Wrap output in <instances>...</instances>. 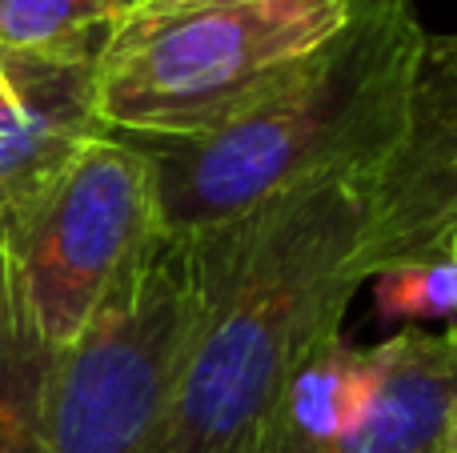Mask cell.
Masks as SVG:
<instances>
[{"mask_svg": "<svg viewBox=\"0 0 457 453\" xmlns=\"http://www.w3.org/2000/svg\"><path fill=\"white\" fill-rule=\"evenodd\" d=\"M370 177H317L189 233L197 317L161 453H249L297 361L341 334L365 285Z\"/></svg>", "mask_w": 457, "mask_h": 453, "instance_id": "6da1fadb", "label": "cell"}, {"mask_svg": "<svg viewBox=\"0 0 457 453\" xmlns=\"http://www.w3.org/2000/svg\"><path fill=\"white\" fill-rule=\"evenodd\" d=\"M418 0L357 12L265 101L201 136H129L149 157L161 229L228 221L293 185L373 173L402 144L426 61Z\"/></svg>", "mask_w": 457, "mask_h": 453, "instance_id": "7a4b0ae2", "label": "cell"}, {"mask_svg": "<svg viewBox=\"0 0 457 453\" xmlns=\"http://www.w3.org/2000/svg\"><path fill=\"white\" fill-rule=\"evenodd\" d=\"M357 0H137L96 53V117L120 136H201L265 101Z\"/></svg>", "mask_w": 457, "mask_h": 453, "instance_id": "3957f363", "label": "cell"}, {"mask_svg": "<svg viewBox=\"0 0 457 453\" xmlns=\"http://www.w3.org/2000/svg\"><path fill=\"white\" fill-rule=\"evenodd\" d=\"M197 317L189 233L157 229L117 273L88 325L56 350L45 453H161Z\"/></svg>", "mask_w": 457, "mask_h": 453, "instance_id": "277c9868", "label": "cell"}, {"mask_svg": "<svg viewBox=\"0 0 457 453\" xmlns=\"http://www.w3.org/2000/svg\"><path fill=\"white\" fill-rule=\"evenodd\" d=\"M157 229L149 157L109 128L45 193L0 221L24 301L53 350H64L88 325L117 273Z\"/></svg>", "mask_w": 457, "mask_h": 453, "instance_id": "5b68a950", "label": "cell"}, {"mask_svg": "<svg viewBox=\"0 0 457 453\" xmlns=\"http://www.w3.org/2000/svg\"><path fill=\"white\" fill-rule=\"evenodd\" d=\"M457 261V32L426 40L405 136L370 177V225L357 265L373 273L405 261Z\"/></svg>", "mask_w": 457, "mask_h": 453, "instance_id": "8992f818", "label": "cell"}, {"mask_svg": "<svg viewBox=\"0 0 457 453\" xmlns=\"http://www.w3.org/2000/svg\"><path fill=\"white\" fill-rule=\"evenodd\" d=\"M101 40L45 53H0V72L8 80L0 104V221L21 213L96 133H104L93 96Z\"/></svg>", "mask_w": 457, "mask_h": 453, "instance_id": "52a82bcc", "label": "cell"}, {"mask_svg": "<svg viewBox=\"0 0 457 453\" xmlns=\"http://www.w3.org/2000/svg\"><path fill=\"white\" fill-rule=\"evenodd\" d=\"M378 350L370 406L333 453H442L445 409L457 385V325L397 329Z\"/></svg>", "mask_w": 457, "mask_h": 453, "instance_id": "ba28073f", "label": "cell"}, {"mask_svg": "<svg viewBox=\"0 0 457 453\" xmlns=\"http://www.w3.org/2000/svg\"><path fill=\"white\" fill-rule=\"evenodd\" d=\"M56 350L45 342L0 241V453H45V393Z\"/></svg>", "mask_w": 457, "mask_h": 453, "instance_id": "9c48e42d", "label": "cell"}, {"mask_svg": "<svg viewBox=\"0 0 457 453\" xmlns=\"http://www.w3.org/2000/svg\"><path fill=\"white\" fill-rule=\"evenodd\" d=\"M129 0H0V53H45L109 32Z\"/></svg>", "mask_w": 457, "mask_h": 453, "instance_id": "30bf717a", "label": "cell"}, {"mask_svg": "<svg viewBox=\"0 0 457 453\" xmlns=\"http://www.w3.org/2000/svg\"><path fill=\"white\" fill-rule=\"evenodd\" d=\"M373 313L386 325L426 329V321L457 325V261H405L373 273Z\"/></svg>", "mask_w": 457, "mask_h": 453, "instance_id": "8fae6325", "label": "cell"}, {"mask_svg": "<svg viewBox=\"0 0 457 453\" xmlns=\"http://www.w3.org/2000/svg\"><path fill=\"white\" fill-rule=\"evenodd\" d=\"M442 453H457V385H453L450 409H445V433H442Z\"/></svg>", "mask_w": 457, "mask_h": 453, "instance_id": "7c38bea8", "label": "cell"}, {"mask_svg": "<svg viewBox=\"0 0 457 453\" xmlns=\"http://www.w3.org/2000/svg\"><path fill=\"white\" fill-rule=\"evenodd\" d=\"M4 96H8V80H4V72H0V104H4Z\"/></svg>", "mask_w": 457, "mask_h": 453, "instance_id": "4fadbf2b", "label": "cell"}, {"mask_svg": "<svg viewBox=\"0 0 457 453\" xmlns=\"http://www.w3.org/2000/svg\"><path fill=\"white\" fill-rule=\"evenodd\" d=\"M133 4H137V0H129V8H133Z\"/></svg>", "mask_w": 457, "mask_h": 453, "instance_id": "5bb4252c", "label": "cell"}]
</instances>
